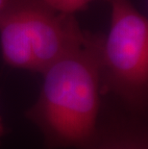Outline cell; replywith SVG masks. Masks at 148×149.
Returning <instances> with one entry per match:
<instances>
[{"instance_id": "7", "label": "cell", "mask_w": 148, "mask_h": 149, "mask_svg": "<svg viewBox=\"0 0 148 149\" xmlns=\"http://www.w3.org/2000/svg\"><path fill=\"white\" fill-rule=\"evenodd\" d=\"M12 0H0V18L10 6Z\"/></svg>"}, {"instance_id": "2", "label": "cell", "mask_w": 148, "mask_h": 149, "mask_svg": "<svg viewBox=\"0 0 148 149\" xmlns=\"http://www.w3.org/2000/svg\"><path fill=\"white\" fill-rule=\"evenodd\" d=\"M111 23L99 49L101 93H114L132 109L148 102V19L131 0H110Z\"/></svg>"}, {"instance_id": "4", "label": "cell", "mask_w": 148, "mask_h": 149, "mask_svg": "<svg viewBox=\"0 0 148 149\" xmlns=\"http://www.w3.org/2000/svg\"><path fill=\"white\" fill-rule=\"evenodd\" d=\"M0 46L7 65L37 72L32 46L15 0L0 18Z\"/></svg>"}, {"instance_id": "8", "label": "cell", "mask_w": 148, "mask_h": 149, "mask_svg": "<svg viewBox=\"0 0 148 149\" xmlns=\"http://www.w3.org/2000/svg\"><path fill=\"white\" fill-rule=\"evenodd\" d=\"M6 134V129H5V125L3 123V120H2V116L0 115V144H1V141H2V138L4 137Z\"/></svg>"}, {"instance_id": "1", "label": "cell", "mask_w": 148, "mask_h": 149, "mask_svg": "<svg viewBox=\"0 0 148 149\" xmlns=\"http://www.w3.org/2000/svg\"><path fill=\"white\" fill-rule=\"evenodd\" d=\"M101 38L88 33L82 43L42 72L36 103L26 112L49 148L92 149L98 141Z\"/></svg>"}, {"instance_id": "3", "label": "cell", "mask_w": 148, "mask_h": 149, "mask_svg": "<svg viewBox=\"0 0 148 149\" xmlns=\"http://www.w3.org/2000/svg\"><path fill=\"white\" fill-rule=\"evenodd\" d=\"M32 46L37 72L79 45L88 36L74 15L56 12L40 0H15Z\"/></svg>"}, {"instance_id": "6", "label": "cell", "mask_w": 148, "mask_h": 149, "mask_svg": "<svg viewBox=\"0 0 148 149\" xmlns=\"http://www.w3.org/2000/svg\"><path fill=\"white\" fill-rule=\"evenodd\" d=\"M56 12L74 15L75 13L84 10L94 0H40Z\"/></svg>"}, {"instance_id": "5", "label": "cell", "mask_w": 148, "mask_h": 149, "mask_svg": "<svg viewBox=\"0 0 148 149\" xmlns=\"http://www.w3.org/2000/svg\"><path fill=\"white\" fill-rule=\"evenodd\" d=\"M92 149H148L146 136L136 129L118 130L99 136Z\"/></svg>"}]
</instances>
